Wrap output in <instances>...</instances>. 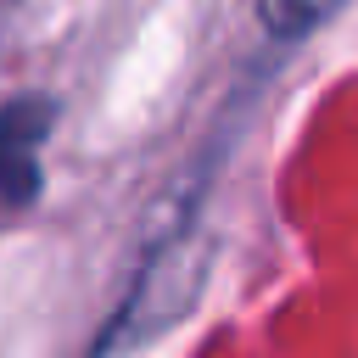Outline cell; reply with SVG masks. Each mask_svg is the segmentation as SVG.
<instances>
[{"instance_id": "obj_2", "label": "cell", "mask_w": 358, "mask_h": 358, "mask_svg": "<svg viewBox=\"0 0 358 358\" xmlns=\"http://www.w3.org/2000/svg\"><path fill=\"white\" fill-rule=\"evenodd\" d=\"M347 0H257V11H263V22L285 39V34H308V28H319L324 17H336Z\"/></svg>"}, {"instance_id": "obj_1", "label": "cell", "mask_w": 358, "mask_h": 358, "mask_svg": "<svg viewBox=\"0 0 358 358\" xmlns=\"http://www.w3.org/2000/svg\"><path fill=\"white\" fill-rule=\"evenodd\" d=\"M56 123L50 95H11L0 106V196L11 207H28L39 196V145Z\"/></svg>"}]
</instances>
